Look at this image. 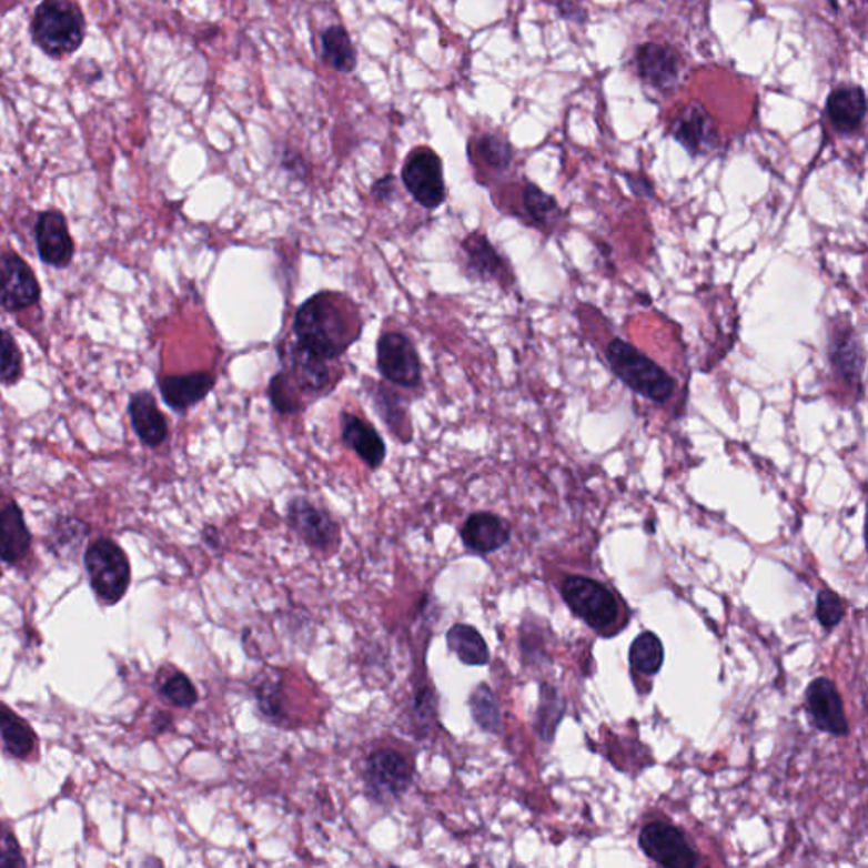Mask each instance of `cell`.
<instances>
[{
  "label": "cell",
  "mask_w": 868,
  "mask_h": 868,
  "mask_svg": "<svg viewBox=\"0 0 868 868\" xmlns=\"http://www.w3.org/2000/svg\"><path fill=\"white\" fill-rule=\"evenodd\" d=\"M636 61H638L639 75L652 85L667 89L672 83L677 82L678 58L670 48L654 43L645 44L639 48Z\"/></svg>",
  "instance_id": "obj_22"
},
{
  "label": "cell",
  "mask_w": 868,
  "mask_h": 868,
  "mask_svg": "<svg viewBox=\"0 0 868 868\" xmlns=\"http://www.w3.org/2000/svg\"><path fill=\"white\" fill-rule=\"evenodd\" d=\"M301 391L295 387L294 382L289 379L285 372H279L270 381L269 397L273 410L279 414H297L304 410Z\"/></svg>",
  "instance_id": "obj_33"
},
{
  "label": "cell",
  "mask_w": 868,
  "mask_h": 868,
  "mask_svg": "<svg viewBox=\"0 0 868 868\" xmlns=\"http://www.w3.org/2000/svg\"><path fill=\"white\" fill-rule=\"evenodd\" d=\"M462 252L465 255V266L468 276L481 282L509 281L511 270L506 260L492 246L485 234L472 233L462 243Z\"/></svg>",
  "instance_id": "obj_16"
},
{
  "label": "cell",
  "mask_w": 868,
  "mask_h": 868,
  "mask_svg": "<svg viewBox=\"0 0 868 868\" xmlns=\"http://www.w3.org/2000/svg\"><path fill=\"white\" fill-rule=\"evenodd\" d=\"M16 836L4 826H0V867H24Z\"/></svg>",
  "instance_id": "obj_38"
},
{
  "label": "cell",
  "mask_w": 868,
  "mask_h": 868,
  "mask_svg": "<svg viewBox=\"0 0 868 868\" xmlns=\"http://www.w3.org/2000/svg\"><path fill=\"white\" fill-rule=\"evenodd\" d=\"M162 694L176 707H192L199 696L188 675L175 674L163 684Z\"/></svg>",
  "instance_id": "obj_37"
},
{
  "label": "cell",
  "mask_w": 868,
  "mask_h": 868,
  "mask_svg": "<svg viewBox=\"0 0 868 868\" xmlns=\"http://www.w3.org/2000/svg\"><path fill=\"white\" fill-rule=\"evenodd\" d=\"M562 596L575 616L597 632H604L617 622L619 606L616 597L600 582L571 575L562 585Z\"/></svg>",
  "instance_id": "obj_4"
},
{
  "label": "cell",
  "mask_w": 868,
  "mask_h": 868,
  "mask_svg": "<svg viewBox=\"0 0 868 868\" xmlns=\"http://www.w3.org/2000/svg\"><path fill=\"white\" fill-rule=\"evenodd\" d=\"M31 37L50 57H67L82 47L85 19L72 0H43L34 11Z\"/></svg>",
  "instance_id": "obj_3"
},
{
  "label": "cell",
  "mask_w": 868,
  "mask_h": 868,
  "mask_svg": "<svg viewBox=\"0 0 868 868\" xmlns=\"http://www.w3.org/2000/svg\"><path fill=\"white\" fill-rule=\"evenodd\" d=\"M826 108L832 127L841 133H850L860 127L867 111L864 90L860 87H844L835 90L829 95Z\"/></svg>",
  "instance_id": "obj_24"
},
{
  "label": "cell",
  "mask_w": 868,
  "mask_h": 868,
  "mask_svg": "<svg viewBox=\"0 0 868 868\" xmlns=\"http://www.w3.org/2000/svg\"><path fill=\"white\" fill-rule=\"evenodd\" d=\"M377 369L382 377L398 387L421 385V362L416 346L404 333L391 331L379 337Z\"/></svg>",
  "instance_id": "obj_9"
},
{
  "label": "cell",
  "mask_w": 868,
  "mask_h": 868,
  "mask_svg": "<svg viewBox=\"0 0 868 868\" xmlns=\"http://www.w3.org/2000/svg\"><path fill=\"white\" fill-rule=\"evenodd\" d=\"M365 783L377 803H395L413 786V767L398 751L382 748L366 760Z\"/></svg>",
  "instance_id": "obj_6"
},
{
  "label": "cell",
  "mask_w": 868,
  "mask_h": 868,
  "mask_svg": "<svg viewBox=\"0 0 868 868\" xmlns=\"http://www.w3.org/2000/svg\"><path fill=\"white\" fill-rule=\"evenodd\" d=\"M629 188H632L633 192H635L636 195H639V198H649V195H654V185L646 182V180L629 179Z\"/></svg>",
  "instance_id": "obj_40"
},
{
  "label": "cell",
  "mask_w": 868,
  "mask_h": 868,
  "mask_svg": "<svg viewBox=\"0 0 868 868\" xmlns=\"http://www.w3.org/2000/svg\"><path fill=\"white\" fill-rule=\"evenodd\" d=\"M395 194H397V185H395L394 175L382 176L372 188V195L377 202H391Z\"/></svg>",
  "instance_id": "obj_39"
},
{
  "label": "cell",
  "mask_w": 868,
  "mask_h": 868,
  "mask_svg": "<svg viewBox=\"0 0 868 868\" xmlns=\"http://www.w3.org/2000/svg\"><path fill=\"white\" fill-rule=\"evenodd\" d=\"M523 208L532 223L542 230L546 226H553L556 215L561 212L555 199L542 191L535 183H526L523 191Z\"/></svg>",
  "instance_id": "obj_31"
},
{
  "label": "cell",
  "mask_w": 868,
  "mask_h": 868,
  "mask_svg": "<svg viewBox=\"0 0 868 868\" xmlns=\"http://www.w3.org/2000/svg\"><path fill=\"white\" fill-rule=\"evenodd\" d=\"M22 372V355L8 331L0 330V381L14 384Z\"/></svg>",
  "instance_id": "obj_34"
},
{
  "label": "cell",
  "mask_w": 868,
  "mask_h": 868,
  "mask_svg": "<svg viewBox=\"0 0 868 868\" xmlns=\"http://www.w3.org/2000/svg\"><path fill=\"white\" fill-rule=\"evenodd\" d=\"M828 362L832 374L848 387H864L865 353L857 331L851 326L838 327L829 336Z\"/></svg>",
  "instance_id": "obj_13"
},
{
  "label": "cell",
  "mask_w": 868,
  "mask_h": 868,
  "mask_svg": "<svg viewBox=\"0 0 868 868\" xmlns=\"http://www.w3.org/2000/svg\"><path fill=\"white\" fill-rule=\"evenodd\" d=\"M463 545L478 555L497 552L511 539V526L506 519L492 513H475L462 526Z\"/></svg>",
  "instance_id": "obj_17"
},
{
  "label": "cell",
  "mask_w": 868,
  "mask_h": 868,
  "mask_svg": "<svg viewBox=\"0 0 868 868\" xmlns=\"http://www.w3.org/2000/svg\"><path fill=\"white\" fill-rule=\"evenodd\" d=\"M204 539L205 542H208V545L211 546L220 545V538H218V532H215V528H205Z\"/></svg>",
  "instance_id": "obj_41"
},
{
  "label": "cell",
  "mask_w": 868,
  "mask_h": 868,
  "mask_svg": "<svg viewBox=\"0 0 868 868\" xmlns=\"http://www.w3.org/2000/svg\"><path fill=\"white\" fill-rule=\"evenodd\" d=\"M323 54L337 72H352L356 67V53L349 33L341 26H333L323 33Z\"/></svg>",
  "instance_id": "obj_26"
},
{
  "label": "cell",
  "mask_w": 868,
  "mask_h": 868,
  "mask_svg": "<svg viewBox=\"0 0 868 868\" xmlns=\"http://www.w3.org/2000/svg\"><path fill=\"white\" fill-rule=\"evenodd\" d=\"M478 154H481L482 162L485 165L491 166L494 170H506L513 162V150L506 141L501 140L497 137L482 138L477 144Z\"/></svg>",
  "instance_id": "obj_35"
},
{
  "label": "cell",
  "mask_w": 868,
  "mask_h": 868,
  "mask_svg": "<svg viewBox=\"0 0 868 868\" xmlns=\"http://www.w3.org/2000/svg\"><path fill=\"white\" fill-rule=\"evenodd\" d=\"M446 643L458 660L468 667H484L491 660L487 643L474 626L453 625L446 633Z\"/></svg>",
  "instance_id": "obj_25"
},
{
  "label": "cell",
  "mask_w": 868,
  "mask_h": 868,
  "mask_svg": "<svg viewBox=\"0 0 868 868\" xmlns=\"http://www.w3.org/2000/svg\"><path fill=\"white\" fill-rule=\"evenodd\" d=\"M565 715V703L555 687L542 686V696H539L538 715H536V729L539 738L546 743L553 741L556 728L561 725Z\"/></svg>",
  "instance_id": "obj_28"
},
{
  "label": "cell",
  "mask_w": 868,
  "mask_h": 868,
  "mask_svg": "<svg viewBox=\"0 0 868 868\" xmlns=\"http://www.w3.org/2000/svg\"><path fill=\"white\" fill-rule=\"evenodd\" d=\"M41 289L33 270L14 253L0 256V305L21 311L40 301Z\"/></svg>",
  "instance_id": "obj_12"
},
{
  "label": "cell",
  "mask_w": 868,
  "mask_h": 868,
  "mask_svg": "<svg viewBox=\"0 0 868 868\" xmlns=\"http://www.w3.org/2000/svg\"><path fill=\"white\" fill-rule=\"evenodd\" d=\"M281 356L285 374L301 394L321 395L331 388L333 375L326 362L302 349L297 341L287 345V349H281Z\"/></svg>",
  "instance_id": "obj_14"
},
{
  "label": "cell",
  "mask_w": 868,
  "mask_h": 868,
  "mask_svg": "<svg viewBox=\"0 0 868 868\" xmlns=\"http://www.w3.org/2000/svg\"><path fill=\"white\" fill-rule=\"evenodd\" d=\"M606 360L616 377L642 397L655 404H665L674 397L675 379L628 341L622 337L610 340L606 346Z\"/></svg>",
  "instance_id": "obj_2"
},
{
  "label": "cell",
  "mask_w": 868,
  "mask_h": 868,
  "mask_svg": "<svg viewBox=\"0 0 868 868\" xmlns=\"http://www.w3.org/2000/svg\"><path fill=\"white\" fill-rule=\"evenodd\" d=\"M402 182L423 208L436 209L445 202L442 160L431 148H417L407 157Z\"/></svg>",
  "instance_id": "obj_7"
},
{
  "label": "cell",
  "mask_w": 868,
  "mask_h": 868,
  "mask_svg": "<svg viewBox=\"0 0 868 868\" xmlns=\"http://www.w3.org/2000/svg\"><path fill=\"white\" fill-rule=\"evenodd\" d=\"M85 567L98 596L115 604L127 594L131 581L128 556L111 539H99L87 549Z\"/></svg>",
  "instance_id": "obj_5"
},
{
  "label": "cell",
  "mask_w": 868,
  "mask_h": 868,
  "mask_svg": "<svg viewBox=\"0 0 868 868\" xmlns=\"http://www.w3.org/2000/svg\"><path fill=\"white\" fill-rule=\"evenodd\" d=\"M372 402H374L379 416L391 427L397 438H402L404 431L411 438L410 416H407V411L402 407V398L395 392L388 391V388L387 391L377 388Z\"/></svg>",
  "instance_id": "obj_32"
},
{
  "label": "cell",
  "mask_w": 868,
  "mask_h": 868,
  "mask_svg": "<svg viewBox=\"0 0 868 868\" xmlns=\"http://www.w3.org/2000/svg\"><path fill=\"white\" fill-rule=\"evenodd\" d=\"M0 733L14 757L26 758L34 748V735L11 710L0 709Z\"/></svg>",
  "instance_id": "obj_30"
},
{
  "label": "cell",
  "mask_w": 868,
  "mask_h": 868,
  "mask_svg": "<svg viewBox=\"0 0 868 868\" xmlns=\"http://www.w3.org/2000/svg\"><path fill=\"white\" fill-rule=\"evenodd\" d=\"M130 417L138 438L147 446H160L169 436V424L150 392L131 395Z\"/></svg>",
  "instance_id": "obj_20"
},
{
  "label": "cell",
  "mask_w": 868,
  "mask_h": 868,
  "mask_svg": "<svg viewBox=\"0 0 868 868\" xmlns=\"http://www.w3.org/2000/svg\"><path fill=\"white\" fill-rule=\"evenodd\" d=\"M341 438L372 471H377L387 455V446L379 431L352 413L341 414Z\"/></svg>",
  "instance_id": "obj_18"
},
{
  "label": "cell",
  "mask_w": 868,
  "mask_h": 868,
  "mask_svg": "<svg viewBox=\"0 0 868 868\" xmlns=\"http://www.w3.org/2000/svg\"><path fill=\"white\" fill-rule=\"evenodd\" d=\"M806 713L819 731L832 736H847L850 733L844 699L831 678L819 677L809 684L806 690Z\"/></svg>",
  "instance_id": "obj_10"
},
{
  "label": "cell",
  "mask_w": 868,
  "mask_h": 868,
  "mask_svg": "<svg viewBox=\"0 0 868 868\" xmlns=\"http://www.w3.org/2000/svg\"><path fill=\"white\" fill-rule=\"evenodd\" d=\"M31 546V535L18 504L0 509V558L9 564L22 561Z\"/></svg>",
  "instance_id": "obj_23"
},
{
  "label": "cell",
  "mask_w": 868,
  "mask_h": 868,
  "mask_svg": "<svg viewBox=\"0 0 868 868\" xmlns=\"http://www.w3.org/2000/svg\"><path fill=\"white\" fill-rule=\"evenodd\" d=\"M349 299L324 291L299 305L294 333L299 345L317 359H340L362 334L359 311Z\"/></svg>",
  "instance_id": "obj_1"
},
{
  "label": "cell",
  "mask_w": 868,
  "mask_h": 868,
  "mask_svg": "<svg viewBox=\"0 0 868 868\" xmlns=\"http://www.w3.org/2000/svg\"><path fill=\"white\" fill-rule=\"evenodd\" d=\"M845 616L844 600L838 594L832 593L831 588L819 591L818 600H816V617L819 625L825 629H835L840 625Z\"/></svg>",
  "instance_id": "obj_36"
},
{
  "label": "cell",
  "mask_w": 868,
  "mask_h": 868,
  "mask_svg": "<svg viewBox=\"0 0 868 868\" xmlns=\"http://www.w3.org/2000/svg\"><path fill=\"white\" fill-rule=\"evenodd\" d=\"M638 844L643 854L660 867L694 868L699 865V855L686 835L668 822L655 821L646 825L639 832Z\"/></svg>",
  "instance_id": "obj_8"
},
{
  "label": "cell",
  "mask_w": 868,
  "mask_h": 868,
  "mask_svg": "<svg viewBox=\"0 0 868 868\" xmlns=\"http://www.w3.org/2000/svg\"><path fill=\"white\" fill-rule=\"evenodd\" d=\"M672 131H674L675 140L690 154L704 153L707 148L715 144V127H713L709 115L699 105L682 109L680 114L674 121Z\"/></svg>",
  "instance_id": "obj_21"
},
{
  "label": "cell",
  "mask_w": 868,
  "mask_h": 868,
  "mask_svg": "<svg viewBox=\"0 0 868 868\" xmlns=\"http://www.w3.org/2000/svg\"><path fill=\"white\" fill-rule=\"evenodd\" d=\"M471 710L478 728L492 733V735H497L501 731V726H503L501 719L503 718H501L499 703L495 699L494 693L487 684L475 687L471 696Z\"/></svg>",
  "instance_id": "obj_29"
},
{
  "label": "cell",
  "mask_w": 868,
  "mask_h": 868,
  "mask_svg": "<svg viewBox=\"0 0 868 868\" xmlns=\"http://www.w3.org/2000/svg\"><path fill=\"white\" fill-rule=\"evenodd\" d=\"M287 519L291 528L311 548L327 552L340 543V526L336 521L304 497L291 501Z\"/></svg>",
  "instance_id": "obj_11"
},
{
  "label": "cell",
  "mask_w": 868,
  "mask_h": 868,
  "mask_svg": "<svg viewBox=\"0 0 868 868\" xmlns=\"http://www.w3.org/2000/svg\"><path fill=\"white\" fill-rule=\"evenodd\" d=\"M215 385V377L209 372L188 375H170L160 381V392L166 406L176 413H185L204 401Z\"/></svg>",
  "instance_id": "obj_19"
},
{
  "label": "cell",
  "mask_w": 868,
  "mask_h": 868,
  "mask_svg": "<svg viewBox=\"0 0 868 868\" xmlns=\"http://www.w3.org/2000/svg\"><path fill=\"white\" fill-rule=\"evenodd\" d=\"M37 246L47 265L63 269L73 259V240L65 215L57 209L41 212L37 223Z\"/></svg>",
  "instance_id": "obj_15"
},
{
  "label": "cell",
  "mask_w": 868,
  "mask_h": 868,
  "mask_svg": "<svg viewBox=\"0 0 868 868\" xmlns=\"http://www.w3.org/2000/svg\"><path fill=\"white\" fill-rule=\"evenodd\" d=\"M665 649L655 633H642L629 649V662L642 675H655L664 665Z\"/></svg>",
  "instance_id": "obj_27"
}]
</instances>
